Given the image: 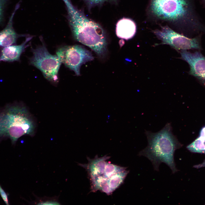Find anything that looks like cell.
I'll return each mask as SVG.
<instances>
[{"mask_svg":"<svg viewBox=\"0 0 205 205\" xmlns=\"http://www.w3.org/2000/svg\"><path fill=\"white\" fill-rule=\"evenodd\" d=\"M20 7L19 3L16 5L15 9L10 17L5 28L0 31V46L5 47L15 43L17 38L21 35L17 34L13 26V20L17 11Z\"/></svg>","mask_w":205,"mask_h":205,"instance_id":"10","label":"cell"},{"mask_svg":"<svg viewBox=\"0 0 205 205\" xmlns=\"http://www.w3.org/2000/svg\"><path fill=\"white\" fill-rule=\"evenodd\" d=\"M62 0L66 7L68 22L74 38L90 48L99 56H104L106 52L107 43L102 27L87 17L70 0Z\"/></svg>","mask_w":205,"mask_h":205,"instance_id":"1","label":"cell"},{"mask_svg":"<svg viewBox=\"0 0 205 205\" xmlns=\"http://www.w3.org/2000/svg\"><path fill=\"white\" fill-rule=\"evenodd\" d=\"M203 0V1H204V2L205 3V0Z\"/></svg>","mask_w":205,"mask_h":205,"instance_id":"18","label":"cell"},{"mask_svg":"<svg viewBox=\"0 0 205 205\" xmlns=\"http://www.w3.org/2000/svg\"><path fill=\"white\" fill-rule=\"evenodd\" d=\"M32 38V36H28L20 45H10L4 47L0 55V61L13 62L19 61L21 54L29 45L27 44V43Z\"/></svg>","mask_w":205,"mask_h":205,"instance_id":"11","label":"cell"},{"mask_svg":"<svg viewBox=\"0 0 205 205\" xmlns=\"http://www.w3.org/2000/svg\"><path fill=\"white\" fill-rule=\"evenodd\" d=\"M186 148L192 152L205 153V138L198 137L192 143L188 145Z\"/></svg>","mask_w":205,"mask_h":205,"instance_id":"13","label":"cell"},{"mask_svg":"<svg viewBox=\"0 0 205 205\" xmlns=\"http://www.w3.org/2000/svg\"><path fill=\"white\" fill-rule=\"evenodd\" d=\"M186 0H152L151 9L153 13L163 19L175 20L186 12Z\"/></svg>","mask_w":205,"mask_h":205,"instance_id":"8","label":"cell"},{"mask_svg":"<svg viewBox=\"0 0 205 205\" xmlns=\"http://www.w3.org/2000/svg\"><path fill=\"white\" fill-rule=\"evenodd\" d=\"M136 30L135 23L130 19L123 18L119 20L116 24L117 36L126 40L132 38L135 35Z\"/></svg>","mask_w":205,"mask_h":205,"instance_id":"12","label":"cell"},{"mask_svg":"<svg viewBox=\"0 0 205 205\" xmlns=\"http://www.w3.org/2000/svg\"><path fill=\"white\" fill-rule=\"evenodd\" d=\"M35 128L34 119L22 103H8L0 108V141L9 138L15 144L23 136H33Z\"/></svg>","mask_w":205,"mask_h":205,"instance_id":"4","label":"cell"},{"mask_svg":"<svg viewBox=\"0 0 205 205\" xmlns=\"http://www.w3.org/2000/svg\"><path fill=\"white\" fill-rule=\"evenodd\" d=\"M9 0H0V22L2 20L5 7Z\"/></svg>","mask_w":205,"mask_h":205,"instance_id":"14","label":"cell"},{"mask_svg":"<svg viewBox=\"0 0 205 205\" xmlns=\"http://www.w3.org/2000/svg\"><path fill=\"white\" fill-rule=\"evenodd\" d=\"M170 123H167L160 130L156 133L145 131L148 145L138 154L147 158L152 163L154 170L159 171L162 163H165L171 169L173 173L178 170L174 160L175 151L182 145L172 132Z\"/></svg>","mask_w":205,"mask_h":205,"instance_id":"2","label":"cell"},{"mask_svg":"<svg viewBox=\"0 0 205 205\" xmlns=\"http://www.w3.org/2000/svg\"><path fill=\"white\" fill-rule=\"evenodd\" d=\"M56 54L62 63L73 71L78 76L80 75L81 65L94 59L90 52L79 45L65 46L60 48L57 50Z\"/></svg>","mask_w":205,"mask_h":205,"instance_id":"6","label":"cell"},{"mask_svg":"<svg viewBox=\"0 0 205 205\" xmlns=\"http://www.w3.org/2000/svg\"><path fill=\"white\" fill-rule=\"evenodd\" d=\"M180 53L181 58L189 65V74L196 78L205 86V56L199 50L191 53L186 50H182Z\"/></svg>","mask_w":205,"mask_h":205,"instance_id":"9","label":"cell"},{"mask_svg":"<svg viewBox=\"0 0 205 205\" xmlns=\"http://www.w3.org/2000/svg\"><path fill=\"white\" fill-rule=\"evenodd\" d=\"M0 194L5 203L7 205H9L8 196L7 193L2 188L0 185Z\"/></svg>","mask_w":205,"mask_h":205,"instance_id":"15","label":"cell"},{"mask_svg":"<svg viewBox=\"0 0 205 205\" xmlns=\"http://www.w3.org/2000/svg\"><path fill=\"white\" fill-rule=\"evenodd\" d=\"M106 155L101 157L97 155L93 159L87 157L88 163L79 164L87 171L91 184V191L100 190L108 195L122 184L129 173L125 167L107 162Z\"/></svg>","mask_w":205,"mask_h":205,"instance_id":"3","label":"cell"},{"mask_svg":"<svg viewBox=\"0 0 205 205\" xmlns=\"http://www.w3.org/2000/svg\"><path fill=\"white\" fill-rule=\"evenodd\" d=\"M205 167V160L201 164L195 165L194 167L196 168H199L201 167Z\"/></svg>","mask_w":205,"mask_h":205,"instance_id":"17","label":"cell"},{"mask_svg":"<svg viewBox=\"0 0 205 205\" xmlns=\"http://www.w3.org/2000/svg\"><path fill=\"white\" fill-rule=\"evenodd\" d=\"M42 45L32 48L33 55L30 58V63L40 70L45 77L54 83L58 80V74L62 63L58 56L51 54L48 51L42 38Z\"/></svg>","mask_w":205,"mask_h":205,"instance_id":"5","label":"cell"},{"mask_svg":"<svg viewBox=\"0 0 205 205\" xmlns=\"http://www.w3.org/2000/svg\"><path fill=\"white\" fill-rule=\"evenodd\" d=\"M199 137L205 138V126L201 129Z\"/></svg>","mask_w":205,"mask_h":205,"instance_id":"16","label":"cell"},{"mask_svg":"<svg viewBox=\"0 0 205 205\" xmlns=\"http://www.w3.org/2000/svg\"><path fill=\"white\" fill-rule=\"evenodd\" d=\"M153 32L162 41V44L169 45L177 50L202 49L200 37L188 38L177 33L167 26L162 27L161 30H157Z\"/></svg>","mask_w":205,"mask_h":205,"instance_id":"7","label":"cell"}]
</instances>
